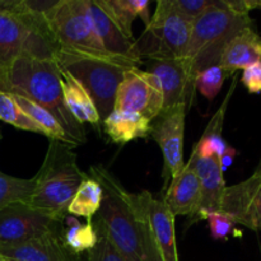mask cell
<instances>
[{"label": "cell", "mask_w": 261, "mask_h": 261, "mask_svg": "<svg viewBox=\"0 0 261 261\" xmlns=\"http://www.w3.org/2000/svg\"><path fill=\"white\" fill-rule=\"evenodd\" d=\"M228 76L229 74L219 65L209 66L195 75V88L208 101H213L218 96L224 81Z\"/></svg>", "instance_id": "obj_27"}, {"label": "cell", "mask_w": 261, "mask_h": 261, "mask_svg": "<svg viewBox=\"0 0 261 261\" xmlns=\"http://www.w3.org/2000/svg\"><path fill=\"white\" fill-rule=\"evenodd\" d=\"M59 71L61 76L64 103L71 116L82 125L87 122L93 126H98L102 122L101 116L87 89L68 71L61 70L60 68Z\"/></svg>", "instance_id": "obj_19"}, {"label": "cell", "mask_w": 261, "mask_h": 261, "mask_svg": "<svg viewBox=\"0 0 261 261\" xmlns=\"http://www.w3.org/2000/svg\"><path fill=\"white\" fill-rule=\"evenodd\" d=\"M0 91L20 96L50 111L75 147L86 143V130L65 107L61 76L55 59L19 56L0 71Z\"/></svg>", "instance_id": "obj_2"}, {"label": "cell", "mask_w": 261, "mask_h": 261, "mask_svg": "<svg viewBox=\"0 0 261 261\" xmlns=\"http://www.w3.org/2000/svg\"><path fill=\"white\" fill-rule=\"evenodd\" d=\"M206 219L209 223V229H211V236L214 240H224L231 234L236 226V221L232 218L229 214L224 212L217 211H201L196 217V222Z\"/></svg>", "instance_id": "obj_28"}, {"label": "cell", "mask_w": 261, "mask_h": 261, "mask_svg": "<svg viewBox=\"0 0 261 261\" xmlns=\"http://www.w3.org/2000/svg\"><path fill=\"white\" fill-rule=\"evenodd\" d=\"M66 228L63 231V240L68 249L74 254L79 255L84 251H91L98 242V234L94 229L93 223H81L76 217L66 216L64 219Z\"/></svg>", "instance_id": "obj_24"}, {"label": "cell", "mask_w": 261, "mask_h": 261, "mask_svg": "<svg viewBox=\"0 0 261 261\" xmlns=\"http://www.w3.org/2000/svg\"><path fill=\"white\" fill-rule=\"evenodd\" d=\"M94 2L114 20L115 24L124 32V35L132 40H134L132 25L135 18L140 17L145 27L150 22V3L147 0H94Z\"/></svg>", "instance_id": "obj_21"}, {"label": "cell", "mask_w": 261, "mask_h": 261, "mask_svg": "<svg viewBox=\"0 0 261 261\" xmlns=\"http://www.w3.org/2000/svg\"><path fill=\"white\" fill-rule=\"evenodd\" d=\"M87 259L88 261H125L112 247L109 240L102 234H98V242L91 251H88Z\"/></svg>", "instance_id": "obj_31"}, {"label": "cell", "mask_w": 261, "mask_h": 261, "mask_svg": "<svg viewBox=\"0 0 261 261\" xmlns=\"http://www.w3.org/2000/svg\"><path fill=\"white\" fill-rule=\"evenodd\" d=\"M213 3L214 0H170L172 9L190 22H194L199 15L203 14Z\"/></svg>", "instance_id": "obj_30"}, {"label": "cell", "mask_w": 261, "mask_h": 261, "mask_svg": "<svg viewBox=\"0 0 261 261\" xmlns=\"http://www.w3.org/2000/svg\"><path fill=\"white\" fill-rule=\"evenodd\" d=\"M12 96V94H10ZM13 99L17 102L18 106L24 111L25 115L31 117L36 124L40 125L43 130H45L46 137L50 138L51 140H58V142L64 143V144L69 145V147H75L73 140L69 138L64 127L61 126L60 122L58 121L55 116L51 114L50 111L45 110L43 107L38 106L35 102L30 101V99L24 98L20 96H12Z\"/></svg>", "instance_id": "obj_23"}, {"label": "cell", "mask_w": 261, "mask_h": 261, "mask_svg": "<svg viewBox=\"0 0 261 261\" xmlns=\"http://www.w3.org/2000/svg\"><path fill=\"white\" fill-rule=\"evenodd\" d=\"M63 223L27 204H13L0 211V246H13L50 234H61Z\"/></svg>", "instance_id": "obj_10"}, {"label": "cell", "mask_w": 261, "mask_h": 261, "mask_svg": "<svg viewBox=\"0 0 261 261\" xmlns=\"http://www.w3.org/2000/svg\"><path fill=\"white\" fill-rule=\"evenodd\" d=\"M261 61V36L251 27L240 31L222 53L218 65L231 75Z\"/></svg>", "instance_id": "obj_16"}, {"label": "cell", "mask_w": 261, "mask_h": 261, "mask_svg": "<svg viewBox=\"0 0 261 261\" xmlns=\"http://www.w3.org/2000/svg\"><path fill=\"white\" fill-rule=\"evenodd\" d=\"M149 73L160 82L163 94V110L184 105L188 109L195 89V75L185 59L152 61Z\"/></svg>", "instance_id": "obj_12"}, {"label": "cell", "mask_w": 261, "mask_h": 261, "mask_svg": "<svg viewBox=\"0 0 261 261\" xmlns=\"http://www.w3.org/2000/svg\"><path fill=\"white\" fill-rule=\"evenodd\" d=\"M0 255L15 261H81L63 240L61 234H50L13 246H0Z\"/></svg>", "instance_id": "obj_14"}, {"label": "cell", "mask_w": 261, "mask_h": 261, "mask_svg": "<svg viewBox=\"0 0 261 261\" xmlns=\"http://www.w3.org/2000/svg\"><path fill=\"white\" fill-rule=\"evenodd\" d=\"M247 3V8H249L250 10L252 9H261V2H255V0H246Z\"/></svg>", "instance_id": "obj_34"}, {"label": "cell", "mask_w": 261, "mask_h": 261, "mask_svg": "<svg viewBox=\"0 0 261 261\" xmlns=\"http://www.w3.org/2000/svg\"><path fill=\"white\" fill-rule=\"evenodd\" d=\"M105 191L102 186L94 178L89 177L82 182L75 195L71 199L68 208V214L73 217H84L91 219L98 213L102 205Z\"/></svg>", "instance_id": "obj_22"}, {"label": "cell", "mask_w": 261, "mask_h": 261, "mask_svg": "<svg viewBox=\"0 0 261 261\" xmlns=\"http://www.w3.org/2000/svg\"><path fill=\"white\" fill-rule=\"evenodd\" d=\"M102 124L107 137L116 144H126L138 138L149 137L150 121L142 115L112 110Z\"/></svg>", "instance_id": "obj_20"}, {"label": "cell", "mask_w": 261, "mask_h": 261, "mask_svg": "<svg viewBox=\"0 0 261 261\" xmlns=\"http://www.w3.org/2000/svg\"><path fill=\"white\" fill-rule=\"evenodd\" d=\"M221 212L229 214L237 224L261 231V158L255 172L247 180L226 186Z\"/></svg>", "instance_id": "obj_11"}, {"label": "cell", "mask_w": 261, "mask_h": 261, "mask_svg": "<svg viewBox=\"0 0 261 261\" xmlns=\"http://www.w3.org/2000/svg\"><path fill=\"white\" fill-rule=\"evenodd\" d=\"M114 110L154 120L163 110V94L157 76L138 66L127 69L117 88Z\"/></svg>", "instance_id": "obj_8"}, {"label": "cell", "mask_w": 261, "mask_h": 261, "mask_svg": "<svg viewBox=\"0 0 261 261\" xmlns=\"http://www.w3.org/2000/svg\"><path fill=\"white\" fill-rule=\"evenodd\" d=\"M249 13L246 0H214L213 5L194 20L184 58L194 73L218 65L231 38L244 28L252 25Z\"/></svg>", "instance_id": "obj_3"}, {"label": "cell", "mask_w": 261, "mask_h": 261, "mask_svg": "<svg viewBox=\"0 0 261 261\" xmlns=\"http://www.w3.org/2000/svg\"><path fill=\"white\" fill-rule=\"evenodd\" d=\"M236 155H237V150L234 149V148L228 147V148H227L226 152H224L223 154H222L221 157L218 158L219 166H221L222 172H224V171H226L227 168L231 167L232 163H233V161H234V157H236Z\"/></svg>", "instance_id": "obj_33"}, {"label": "cell", "mask_w": 261, "mask_h": 261, "mask_svg": "<svg viewBox=\"0 0 261 261\" xmlns=\"http://www.w3.org/2000/svg\"><path fill=\"white\" fill-rule=\"evenodd\" d=\"M35 189V180L18 178L0 172V211L13 204H28Z\"/></svg>", "instance_id": "obj_25"}, {"label": "cell", "mask_w": 261, "mask_h": 261, "mask_svg": "<svg viewBox=\"0 0 261 261\" xmlns=\"http://www.w3.org/2000/svg\"><path fill=\"white\" fill-rule=\"evenodd\" d=\"M91 8L97 33L106 53H109L110 55L127 59L134 61L137 65H140L143 61L135 53V40L126 37L124 32L115 24L114 20L96 4L94 0H91Z\"/></svg>", "instance_id": "obj_17"}, {"label": "cell", "mask_w": 261, "mask_h": 261, "mask_svg": "<svg viewBox=\"0 0 261 261\" xmlns=\"http://www.w3.org/2000/svg\"><path fill=\"white\" fill-rule=\"evenodd\" d=\"M0 121L13 125L18 129L46 135L45 130L40 125L36 124L28 115L24 114V111L13 99V97L2 91H0Z\"/></svg>", "instance_id": "obj_26"}, {"label": "cell", "mask_w": 261, "mask_h": 261, "mask_svg": "<svg viewBox=\"0 0 261 261\" xmlns=\"http://www.w3.org/2000/svg\"><path fill=\"white\" fill-rule=\"evenodd\" d=\"M166 189L167 191L162 200L175 218L177 216H188L190 217L189 223H195L201 198L200 182L195 172L185 163L182 170L171 178Z\"/></svg>", "instance_id": "obj_13"}, {"label": "cell", "mask_w": 261, "mask_h": 261, "mask_svg": "<svg viewBox=\"0 0 261 261\" xmlns=\"http://www.w3.org/2000/svg\"><path fill=\"white\" fill-rule=\"evenodd\" d=\"M0 261H15V260L9 259V257H5V256H2V255H0Z\"/></svg>", "instance_id": "obj_35"}, {"label": "cell", "mask_w": 261, "mask_h": 261, "mask_svg": "<svg viewBox=\"0 0 261 261\" xmlns=\"http://www.w3.org/2000/svg\"><path fill=\"white\" fill-rule=\"evenodd\" d=\"M228 147L229 145L227 144L221 134H203V137L194 148L193 153L203 158H219Z\"/></svg>", "instance_id": "obj_29"}, {"label": "cell", "mask_w": 261, "mask_h": 261, "mask_svg": "<svg viewBox=\"0 0 261 261\" xmlns=\"http://www.w3.org/2000/svg\"><path fill=\"white\" fill-rule=\"evenodd\" d=\"M148 219L163 261H178L175 216L163 200H158L153 196L150 198L148 203Z\"/></svg>", "instance_id": "obj_18"}, {"label": "cell", "mask_w": 261, "mask_h": 261, "mask_svg": "<svg viewBox=\"0 0 261 261\" xmlns=\"http://www.w3.org/2000/svg\"><path fill=\"white\" fill-rule=\"evenodd\" d=\"M46 17L59 50L114 56L106 53L99 40L91 0H59L47 10Z\"/></svg>", "instance_id": "obj_6"}, {"label": "cell", "mask_w": 261, "mask_h": 261, "mask_svg": "<svg viewBox=\"0 0 261 261\" xmlns=\"http://www.w3.org/2000/svg\"><path fill=\"white\" fill-rule=\"evenodd\" d=\"M186 165L195 172L196 177L200 182L201 198L199 213L201 211H221L226 182H224L223 172L219 166L218 158H203L196 155L195 153H191Z\"/></svg>", "instance_id": "obj_15"}, {"label": "cell", "mask_w": 261, "mask_h": 261, "mask_svg": "<svg viewBox=\"0 0 261 261\" xmlns=\"http://www.w3.org/2000/svg\"><path fill=\"white\" fill-rule=\"evenodd\" d=\"M241 81L242 84L247 88L249 93H261V61L260 63L252 64L249 68L244 69Z\"/></svg>", "instance_id": "obj_32"}, {"label": "cell", "mask_w": 261, "mask_h": 261, "mask_svg": "<svg viewBox=\"0 0 261 261\" xmlns=\"http://www.w3.org/2000/svg\"><path fill=\"white\" fill-rule=\"evenodd\" d=\"M186 106L171 107L162 110L150 121L149 135L155 140L163 155V181L165 189L184 168V135H185Z\"/></svg>", "instance_id": "obj_9"}, {"label": "cell", "mask_w": 261, "mask_h": 261, "mask_svg": "<svg viewBox=\"0 0 261 261\" xmlns=\"http://www.w3.org/2000/svg\"><path fill=\"white\" fill-rule=\"evenodd\" d=\"M0 142H2V133H0Z\"/></svg>", "instance_id": "obj_36"}, {"label": "cell", "mask_w": 261, "mask_h": 261, "mask_svg": "<svg viewBox=\"0 0 261 261\" xmlns=\"http://www.w3.org/2000/svg\"><path fill=\"white\" fill-rule=\"evenodd\" d=\"M89 171V177L105 191L93 224L97 234L106 237L125 261H163L148 219L152 194L129 193L101 166H93Z\"/></svg>", "instance_id": "obj_1"}, {"label": "cell", "mask_w": 261, "mask_h": 261, "mask_svg": "<svg viewBox=\"0 0 261 261\" xmlns=\"http://www.w3.org/2000/svg\"><path fill=\"white\" fill-rule=\"evenodd\" d=\"M88 175L79 168L71 147L51 140L42 166L33 177L35 189L27 205L63 223L76 190Z\"/></svg>", "instance_id": "obj_4"}, {"label": "cell", "mask_w": 261, "mask_h": 261, "mask_svg": "<svg viewBox=\"0 0 261 261\" xmlns=\"http://www.w3.org/2000/svg\"><path fill=\"white\" fill-rule=\"evenodd\" d=\"M55 61L61 70L68 71L87 89L102 121L114 110L115 97L124 73L132 66H138L134 61L119 56H97L64 50L56 53Z\"/></svg>", "instance_id": "obj_5"}, {"label": "cell", "mask_w": 261, "mask_h": 261, "mask_svg": "<svg viewBox=\"0 0 261 261\" xmlns=\"http://www.w3.org/2000/svg\"><path fill=\"white\" fill-rule=\"evenodd\" d=\"M191 24L172 9L170 0H158L149 24L139 40L134 41L138 58L150 61L184 59L188 50Z\"/></svg>", "instance_id": "obj_7"}]
</instances>
